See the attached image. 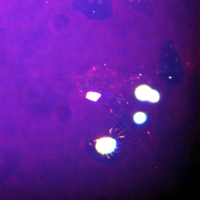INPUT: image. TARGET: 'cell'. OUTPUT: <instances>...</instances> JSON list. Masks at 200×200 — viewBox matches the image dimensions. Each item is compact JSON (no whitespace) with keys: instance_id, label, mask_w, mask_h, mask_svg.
Masks as SVG:
<instances>
[{"instance_id":"obj_4","label":"cell","mask_w":200,"mask_h":200,"mask_svg":"<svg viewBox=\"0 0 200 200\" xmlns=\"http://www.w3.org/2000/svg\"><path fill=\"white\" fill-rule=\"evenodd\" d=\"M101 95L99 93L93 92H89L86 95V98L89 99L92 101H96L99 99Z\"/></svg>"},{"instance_id":"obj_1","label":"cell","mask_w":200,"mask_h":200,"mask_svg":"<svg viewBox=\"0 0 200 200\" xmlns=\"http://www.w3.org/2000/svg\"><path fill=\"white\" fill-rule=\"evenodd\" d=\"M116 146L115 140L110 137H105L98 140L96 148L98 151L101 154H108L114 151Z\"/></svg>"},{"instance_id":"obj_2","label":"cell","mask_w":200,"mask_h":200,"mask_svg":"<svg viewBox=\"0 0 200 200\" xmlns=\"http://www.w3.org/2000/svg\"><path fill=\"white\" fill-rule=\"evenodd\" d=\"M152 90L147 85H141L136 88L135 95L139 100L142 101H149Z\"/></svg>"},{"instance_id":"obj_3","label":"cell","mask_w":200,"mask_h":200,"mask_svg":"<svg viewBox=\"0 0 200 200\" xmlns=\"http://www.w3.org/2000/svg\"><path fill=\"white\" fill-rule=\"evenodd\" d=\"M146 119L145 114L142 112H138L134 116V120L136 123L141 124L143 123Z\"/></svg>"}]
</instances>
